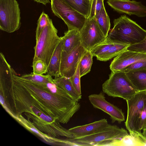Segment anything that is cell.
Wrapping results in <instances>:
<instances>
[{
    "label": "cell",
    "mask_w": 146,
    "mask_h": 146,
    "mask_svg": "<svg viewBox=\"0 0 146 146\" xmlns=\"http://www.w3.org/2000/svg\"><path fill=\"white\" fill-rule=\"evenodd\" d=\"M57 33V30L50 18L36 40L33 61L41 60L48 67L52 56L61 40V37L58 36Z\"/></svg>",
    "instance_id": "obj_4"
},
{
    "label": "cell",
    "mask_w": 146,
    "mask_h": 146,
    "mask_svg": "<svg viewBox=\"0 0 146 146\" xmlns=\"http://www.w3.org/2000/svg\"><path fill=\"white\" fill-rule=\"evenodd\" d=\"M1 93L7 108L14 116L35 108L65 124L80 107L78 102L54 82L35 83L21 78L16 73Z\"/></svg>",
    "instance_id": "obj_1"
},
{
    "label": "cell",
    "mask_w": 146,
    "mask_h": 146,
    "mask_svg": "<svg viewBox=\"0 0 146 146\" xmlns=\"http://www.w3.org/2000/svg\"><path fill=\"white\" fill-rule=\"evenodd\" d=\"M146 140L142 134L130 133L124 137L118 146H145Z\"/></svg>",
    "instance_id": "obj_23"
},
{
    "label": "cell",
    "mask_w": 146,
    "mask_h": 146,
    "mask_svg": "<svg viewBox=\"0 0 146 146\" xmlns=\"http://www.w3.org/2000/svg\"><path fill=\"white\" fill-rule=\"evenodd\" d=\"M88 98L94 108L100 109L110 115L112 123L117 121L120 123L125 120L124 113L122 110L107 101L103 92L92 94L88 96Z\"/></svg>",
    "instance_id": "obj_12"
},
{
    "label": "cell",
    "mask_w": 146,
    "mask_h": 146,
    "mask_svg": "<svg viewBox=\"0 0 146 146\" xmlns=\"http://www.w3.org/2000/svg\"><path fill=\"white\" fill-rule=\"evenodd\" d=\"M114 44L109 42L105 40L95 46L90 51L93 56H96L97 58L105 54Z\"/></svg>",
    "instance_id": "obj_27"
},
{
    "label": "cell",
    "mask_w": 146,
    "mask_h": 146,
    "mask_svg": "<svg viewBox=\"0 0 146 146\" xmlns=\"http://www.w3.org/2000/svg\"><path fill=\"white\" fill-rule=\"evenodd\" d=\"M104 0H92L89 18H94L95 16L104 7Z\"/></svg>",
    "instance_id": "obj_32"
},
{
    "label": "cell",
    "mask_w": 146,
    "mask_h": 146,
    "mask_svg": "<svg viewBox=\"0 0 146 146\" xmlns=\"http://www.w3.org/2000/svg\"><path fill=\"white\" fill-rule=\"evenodd\" d=\"M63 0L73 8L84 15L86 19L89 18L92 0Z\"/></svg>",
    "instance_id": "obj_21"
},
{
    "label": "cell",
    "mask_w": 146,
    "mask_h": 146,
    "mask_svg": "<svg viewBox=\"0 0 146 146\" xmlns=\"http://www.w3.org/2000/svg\"><path fill=\"white\" fill-rule=\"evenodd\" d=\"M126 50L137 52L146 54V37L141 41L129 45Z\"/></svg>",
    "instance_id": "obj_31"
},
{
    "label": "cell",
    "mask_w": 146,
    "mask_h": 146,
    "mask_svg": "<svg viewBox=\"0 0 146 146\" xmlns=\"http://www.w3.org/2000/svg\"><path fill=\"white\" fill-rule=\"evenodd\" d=\"M129 45L119 44H114L105 54L97 57L98 60L101 61H106L126 50Z\"/></svg>",
    "instance_id": "obj_24"
},
{
    "label": "cell",
    "mask_w": 146,
    "mask_h": 146,
    "mask_svg": "<svg viewBox=\"0 0 146 146\" xmlns=\"http://www.w3.org/2000/svg\"><path fill=\"white\" fill-rule=\"evenodd\" d=\"M63 51L69 53L81 44L80 31L77 29L68 30L61 37Z\"/></svg>",
    "instance_id": "obj_17"
},
{
    "label": "cell",
    "mask_w": 146,
    "mask_h": 146,
    "mask_svg": "<svg viewBox=\"0 0 146 146\" xmlns=\"http://www.w3.org/2000/svg\"><path fill=\"white\" fill-rule=\"evenodd\" d=\"M141 133L144 137L146 140V128L143 129V132Z\"/></svg>",
    "instance_id": "obj_36"
},
{
    "label": "cell",
    "mask_w": 146,
    "mask_h": 146,
    "mask_svg": "<svg viewBox=\"0 0 146 146\" xmlns=\"http://www.w3.org/2000/svg\"><path fill=\"white\" fill-rule=\"evenodd\" d=\"M19 123L28 130L43 139L47 143L54 145L70 146V142L66 139L53 138L44 133L38 130L29 120L25 118L22 115L13 117Z\"/></svg>",
    "instance_id": "obj_15"
},
{
    "label": "cell",
    "mask_w": 146,
    "mask_h": 146,
    "mask_svg": "<svg viewBox=\"0 0 146 146\" xmlns=\"http://www.w3.org/2000/svg\"><path fill=\"white\" fill-rule=\"evenodd\" d=\"M33 73L42 75L47 73L48 67L44 62L40 60L33 61L32 66Z\"/></svg>",
    "instance_id": "obj_29"
},
{
    "label": "cell",
    "mask_w": 146,
    "mask_h": 146,
    "mask_svg": "<svg viewBox=\"0 0 146 146\" xmlns=\"http://www.w3.org/2000/svg\"><path fill=\"white\" fill-rule=\"evenodd\" d=\"M125 73L138 92L146 91V69L131 71Z\"/></svg>",
    "instance_id": "obj_19"
},
{
    "label": "cell",
    "mask_w": 146,
    "mask_h": 146,
    "mask_svg": "<svg viewBox=\"0 0 146 146\" xmlns=\"http://www.w3.org/2000/svg\"><path fill=\"white\" fill-rule=\"evenodd\" d=\"M146 60V54L126 50L115 56L110 67L111 71H122L127 66L136 62Z\"/></svg>",
    "instance_id": "obj_14"
},
{
    "label": "cell",
    "mask_w": 146,
    "mask_h": 146,
    "mask_svg": "<svg viewBox=\"0 0 146 146\" xmlns=\"http://www.w3.org/2000/svg\"><path fill=\"white\" fill-rule=\"evenodd\" d=\"M103 92L113 98L127 100L139 92L132 84L125 72L111 71L109 78L102 85Z\"/></svg>",
    "instance_id": "obj_5"
},
{
    "label": "cell",
    "mask_w": 146,
    "mask_h": 146,
    "mask_svg": "<svg viewBox=\"0 0 146 146\" xmlns=\"http://www.w3.org/2000/svg\"><path fill=\"white\" fill-rule=\"evenodd\" d=\"M27 119L31 121L35 127L41 132L53 138L60 137L73 138L68 129L62 126L57 119L42 113L39 116L28 113H24Z\"/></svg>",
    "instance_id": "obj_6"
},
{
    "label": "cell",
    "mask_w": 146,
    "mask_h": 146,
    "mask_svg": "<svg viewBox=\"0 0 146 146\" xmlns=\"http://www.w3.org/2000/svg\"><path fill=\"white\" fill-rule=\"evenodd\" d=\"M146 69V60L136 62L127 66L122 70L125 72L131 71Z\"/></svg>",
    "instance_id": "obj_33"
},
{
    "label": "cell",
    "mask_w": 146,
    "mask_h": 146,
    "mask_svg": "<svg viewBox=\"0 0 146 146\" xmlns=\"http://www.w3.org/2000/svg\"><path fill=\"white\" fill-rule=\"evenodd\" d=\"M96 21L105 36L106 38L110 30V19L105 7L95 16Z\"/></svg>",
    "instance_id": "obj_22"
},
{
    "label": "cell",
    "mask_w": 146,
    "mask_h": 146,
    "mask_svg": "<svg viewBox=\"0 0 146 146\" xmlns=\"http://www.w3.org/2000/svg\"><path fill=\"white\" fill-rule=\"evenodd\" d=\"M37 3H40L46 5L47 4L50 3L49 0H33Z\"/></svg>",
    "instance_id": "obj_35"
},
{
    "label": "cell",
    "mask_w": 146,
    "mask_h": 146,
    "mask_svg": "<svg viewBox=\"0 0 146 146\" xmlns=\"http://www.w3.org/2000/svg\"><path fill=\"white\" fill-rule=\"evenodd\" d=\"M137 133H141V130L146 128V104L137 123Z\"/></svg>",
    "instance_id": "obj_34"
},
{
    "label": "cell",
    "mask_w": 146,
    "mask_h": 146,
    "mask_svg": "<svg viewBox=\"0 0 146 146\" xmlns=\"http://www.w3.org/2000/svg\"><path fill=\"white\" fill-rule=\"evenodd\" d=\"M54 82L63 89L75 101L78 102L82 98L73 85L70 78L60 76L54 78Z\"/></svg>",
    "instance_id": "obj_20"
},
{
    "label": "cell",
    "mask_w": 146,
    "mask_h": 146,
    "mask_svg": "<svg viewBox=\"0 0 146 146\" xmlns=\"http://www.w3.org/2000/svg\"><path fill=\"white\" fill-rule=\"evenodd\" d=\"M50 18L48 15L42 12L39 18L36 31V40L38 38L41 32L48 23Z\"/></svg>",
    "instance_id": "obj_28"
},
{
    "label": "cell",
    "mask_w": 146,
    "mask_h": 146,
    "mask_svg": "<svg viewBox=\"0 0 146 146\" xmlns=\"http://www.w3.org/2000/svg\"><path fill=\"white\" fill-rule=\"evenodd\" d=\"M93 56L90 51L87 50L80 61V72L81 77L89 73L93 63Z\"/></svg>",
    "instance_id": "obj_25"
},
{
    "label": "cell",
    "mask_w": 146,
    "mask_h": 146,
    "mask_svg": "<svg viewBox=\"0 0 146 146\" xmlns=\"http://www.w3.org/2000/svg\"><path fill=\"white\" fill-rule=\"evenodd\" d=\"M107 3L111 8L119 13L129 15H135L140 17L146 16V7L141 2L108 0Z\"/></svg>",
    "instance_id": "obj_13"
},
{
    "label": "cell",
    "mask_w": 146,
    "mask_h": 146,
    "mask_svg": "<svg viewBox=\"0 0 146 146\" xmlns=\"http://www.w3.org/2000/svg\"><path fill=\"white\" fill-rule=\"evenodd\" d=\"M128 134L127 131L117 126L109 124L102 130L89 135L66 138L73 146H118L122 139Z\"/></svg>",
    "instance_id": "obj_3"
},
{
    "label": "cell",
    "mask_w": 146,
    "mask_h": 146,
    "mask_svg": "<svg viewBox=\"0 0 146 146\" xmlns=\"http://www.w3.org/2000/svg\"><path fill=\"white\" fill-rule=\"evenodd\" d=\"M80 32L81 44L87 50L90 51L106 38L95 18L87 19Z\"/></svg>",
    "instance_id": "obj_10"
},
{
    "label": "cell",
    "mask_w": 146,
    "mask_h": 146,
    "mask_svg": "<svg viewBox=\"0 0 146 146\" xmlns=\"http://www.w3.org/2000/svg\"><path fill=\"white\" fill-rule=\"evenodd\" d=\"M80 61L75 72L69 78L77 92L80 95L82 96L80 82V78L81 77L80 74Z\"/></svg>",
    "instance_id": "obj_30"
},
{
    "label": "cell",
    "mask_w": 146,
    "mask_h": 146,
    "mask_svg": "<svg viewBox=\"0 0 146 146\" xmlns=\"http://www.w3.org/2000/svg\"><path fill=\"white\" fill-rule=\"evenodd\" d=\"M126 101L127 109L125 125L129 133L138 134L137 123L146 104V91L139 92Z\"/></svg>",
    "instance_id": "obj_9"
},
{
    "label": "cell",
    "mask_w": 146,
    "mask_h": 146,
    "mask_svg": "<svg viewBox=\"0 0 146 146\" xmlns=\"http://www.w3.org/2000/svg\"><path fill=\"white\" fill-rule=\"evenodd\" d=\"M87 50L81 44L69 53L62 51L60 66V76L68 78L72 76L75 72L82 57Z\"/></svg>",
    "instance_id": "obj_11"
},
{
    "label": "cell",
    "mask_w": 146,
    "mask_h": 146,
    "mask_svg": "<svg viewBox=\"0 0 146 146\" xmlns=\"http://www.w3.org/2000/svg\"><path fill=\"white\" fill-rule=\"evenodd\" d=\"M50 3L53 13L63 21L68 30L77 29L80 31L87 19L84 15L73 8L63 0H51Z\"/></svg>",
    "instance_id": "obj_7"
},
{
    "label": "cell",
    "mask_w": 146,
    "mask_h": 146,
    "mask_svg": "<svg viewBox=\"0 0 146 146\" xmlns=\"http://www.w3.org/2000/svg\"><path fill=\"white\" fill-rule=\"evenodd\" d=\"M109 125L107 119L104 118L88 124L73 127L68 130L73 138H78L97 132Z\"/></svg>",
    "instance_id": "obj_16"
},
{
    "label": "cell",
    "mask_w": 146,
    "mask_h": 146,
    "mask_svg": "<svg viewBox=\"0 0 146 146\" xmlns=\"http://www.w3.org/2000/svg\"><path fill=\"white\" fill-rule=\"evenodd\" d=\"M113 23L106 39L109 42L131 45L146 37V30L125 15L115 19Z\"/></svg>",
    "instance_id": "obj_2"
},
{
    "label": "cell",
    "mask_w": 146,
    "mask_h": 146,
    "mask_svg": "<svg viewBox=\"0 0 146 146\" xmlns=\"http://www.w3.org/2000/svg\"><path fill=\"white\" fill-rule=\"evenodd\" d=\"M20 77L24 80L36 83L54 82V79L52 76L48 74L46 75H40L33 72L29 74L23 75Z\"/></svg>",
    "instance_id": "obj_26"
},
{
    "label": "cell",
    "mask_w": 146,
    "mask_h": 146,
    "mask_svg": "<svg viewBox=\"0 0 146 146\" xmlns=\"http://www.w3.org/2000/svg\"><path fill=\"white\" fill-rule=\"evenodd\" d=\"M20 11L16 0H0V29L8 33L18 30L21 26Z\"/></svg>",
    "instance_id": "obj_8"
},
{
    "label": "cell",
    "mask_w": 146,
    "mask_h": 146,
    "mask_svg": "<svg viewBox=\"0 0 146 146\" xmlns=\"http://www.w3.org/2000/svg\"><path fill=\"white\" fill-rule=\"evenodd\" d=\"M119 1H129V0H118Z\"/></svg>",
    "instance_id": "obj_37"
},
{
    "label": "cell",
    "mask_w": 146,
    "mask_h": 146,
    "mask_svg": "<svg viewBox=\"0 0 146 146\" xmlns=\"http://www.w3.org/2000/svg\"><path fill=\"white\" fill-rule=\"evenodd\" d=\"M61 40L57 45L48 66L47 74L54 78L60 76V66L62 52Z\"/></svg>",
    "instance_id": "obj_18"
}]
</instances>
